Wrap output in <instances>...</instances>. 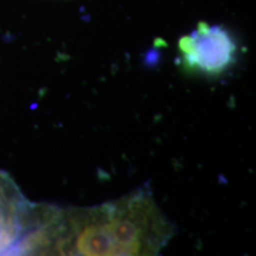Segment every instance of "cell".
<instances>
[{"mask_svg": "<svg viewBox=\"0 0 256 256\" xmlns=\"http://www.w3.org/2000/svg\"><path fill=\"white\" fill-rule=\"evenodd\" d=\"M174 235V226L144 188L89 208L38 206L22 254L156 255Z\"/></svg>", "mask_w": 256, "mask_h": 256, "instance_id": "1", "label": "cell"}, {"mask_svg": "<svg viewBox=\"0 0 256 256\" xmlns=\"http://www.w3.org/2000/svg\"><path fill=\"white\" fill-rule=\"evenodd\" d=\"M178 46L185 68L209 75H217L229 68L236 52V44L229 32L203 22L191 34L182 37Z\"/></svg>", "mask_w": 256, "mask_h": 256, "instance_id": "2", "label": "cell"}, {"mask_svg": "<svg viewBox=\"0 0 256 256\" xmlns=\"http://www.w3.org/2000/svg\"><path fill=\"white\" fill-rule=\"evenodd\" d=\"M36 214L37 204L28 202L14 179L0 171V254L22 252Z\"/></svg>", "mask_w": 256, "mask_h": 256, "instance_id": "3", "label": "cell"}]
</instances>
